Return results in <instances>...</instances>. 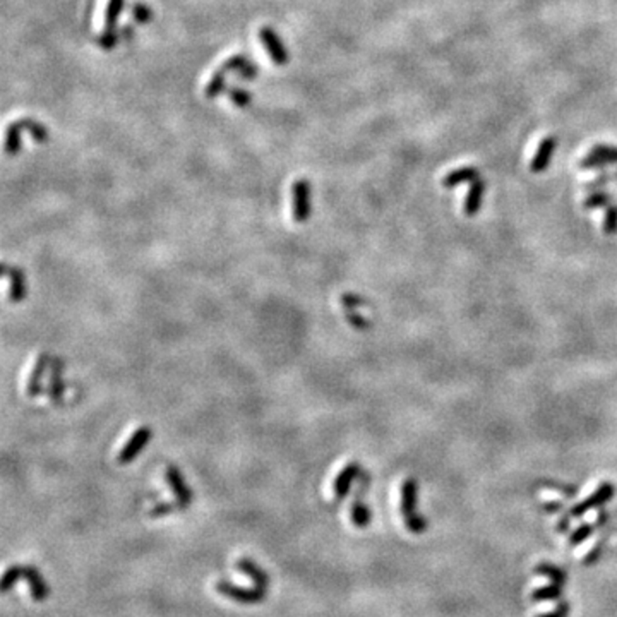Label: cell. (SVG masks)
Segmentation results:
<instances>
[{
    "label": "cell",
    "mask_w": 617,
    "mask_h": 617,
    "mask_svg": "<svg viewBox=\"0 0 617 617\" xmlns=\"http://www.w3.org/2000/svg\"><path fill=\"white\" fill-rule=\"evenodd\" d=\"M401 514H403L404 524L413 533H422L427 528V521L417 514V482L415 479H407L401 485Z\"/></svg>",
    "instance_id": "obj_1"
},
{
    "label": "cell",
    "mask_w": 617,
    "mask_h": 617,
    "mask_svg": "<svg viewBox=\"0 0 617 617\" xmlns=\"http://www.w3.org/2000/svg\"><path fill=\"white\" fill-rule=\"evenodd\" d=\"M293 197V219L297 223H305L311 216V184L305 178H298L291 185Z\"/></svg>",
    "instance_id": "obj_2"
},
{
    "label": "cell",
    "mask_w": 617,
    "mask_h": 617,
    "mask_svg": "<svg viewBox=\"0 0 617 617\" xmlns=\"http://www.w3.org/2000/svg\"><path fill=\"white\" fill-rule=\"evenodd\" d=\"M151 437H153V431H151V427H147V425H143V427H139L137 431H134V434L130 435L127 444L119 451L117 461H119L120 465H127V463L132 461V459L137 458L139 452L146 448V444L151 441Z\"/></svg>",
    "instance_id": "obj_3"
},
{
    "label": "cell",
    "mask_w": 617,
    "mask_h": 617,
    "mask_svg": "<svg viewBox=\"0 0 617 617\" xmlns=\"http://www.w3.org/2000/svg\"><path fill=\"white\" fill-rule=\"evenodd\" d=\"M614 494H616V487H614L612 483L610 482L600 483V485L596 487L595 492L590 494V496L586 497L585 500H581L579 504H576V506L569 511V514L576 518L583 516V514L588 513L590 509H595V507H600L603 506V504L609 503L614 497Z\"/></svg>",
    "instance_id": "obj_4"
},
{
    "label": "cell",
    "mask_w": 617,
    "mask_h": 617,
    "mask_svg": "<svg viewBox=\"0 0 617 617\" xmlns=\"http://www.w3.org/2000/svg\"><path fill=\"white\" fill-rule=\"evenodd\" d=\"M267 586L256 585L254 588H239V586L230 585L228 581H218L216 583V592L221 593V595L228 596V598L237 600V602L242 603H254L257 600H263L266 595Z\"/></svg>",
    "instance_id": "obj_5"
},
{
    "label": "cell",
    "mask_w": 617,
    "mask_h": 617,
    "mask_svg": "<svg viewBox=\"0 0 617 617\" xmlns=\"http://www.w3.org/2000/svg\"><path fill=\"white\" fill-rule=\"evenodd\" d=\"M614 163H617V147L609 146V144H598V146L592 147L588 154L579 161V168L592 170V168H602Z\"/></svg>",
    "instance_id": "obj_6"
},
{
    "label": "cell",
    "mask_w": 617,
    "mask_h": 617,
    "mask_svg": "<svg viewBox=\"0 0 617 617\" xmlns=\"http://www.w3.org/2000/svg\"><path fill=\"white\" fill-rule=\"evenodd\" d=\"M259 40L263 47L266 48L267 55L276 65H285L288 62V51L281 43L280 36L271 26H263L259 29Z\"/></svg>",
    "instance_id": "obj_7"
},
{
    "label": "cell",
    "mask_w": 617,
    "mask_h": 617,
    "mask_svg": "<svg viewBox=\"0 0 617 617\" xmlns=\"http://www.w3.org/2000/svg\"><path fill=\"white\" fill-rule=\"evenodd\" d=\"M165 476H167V482L168 485H170V489L173 490L175 500L185 509V507L192 503V497L194 496H192V490L189 489L187 483H185L182 472L175 465H168L167 470H165Z\"/></svg>",
    "instance_id": "obj_8"
},
{
    "label": "cell",
    "mask_w": 617,
    "mask_h": 617,
    "mask_svg": "<svg viewBox=\"0 0 617 617\" xmlns=\"http://www.w3.org/2000/svg\"><path fill=\"white\" fill-rule=\"evenodd\" d=\"M2 274H3V278H7V280L10 281V291H9L10 300L23 302L27 295L26 276H24L23 269L17 266H10V264L3 263Z\"/></svg>",
    "instance_id": "obj_9"
},
{
    "label": "cell",
    "mask_w": 617,
    "mask_h": 617,
    "mask_svg": "<svg viewBox=\"0 0 617 617\" xmlns=\"http://www.w3.org/2000/svg\"><path fill=\"white\" fill-rule=\"evenodd\" d=\"M555 146H557V139L554 136L544 137V141L538 144L537 153L533 154V158L530 161V171L542 173L544 170H547L548 163H551L552 156H554Z\"/></svg>",
    "instance_id": "obj_10"
},
{
    "label": "cell",
    "mask_w": 617,
    "mask_h": 617,
    "mask_svg": "<svg viewBox=\"0 0 617 617\" xmlns=\"http://www.w3.org/2000/svg\"><path fill=\"white\" fill-rule=\"evenodd\" d=\"M62 374H64V360L55 356L51 360L50 367V384H48V396L50 401L55 404H60L64 401V379H62Z\"/></svg>",
    "instance_id": "obj_11"
},
{
    "label": "cell",
    "mask_w": 617,
    "mask_h": 617,
    "mask_svg": "<svg viewBox=\"0 0 617 617\" xmlns=\"http://www.w3.org/2000/svg\"><path fill=\"white\" fill-rule=\"evenodd\" d=\"M48 363H50V353H47V352L40 353L36 359V363H34L33 370H31L29 379H27L26 393L29 398L40 396L41 379H43V376H45V370L48 369Z\"/></svg>",
    "instance_id": "obj_12"
},
{
    "label": "cell",
    "mask_w": 617,
    "mask_h": 617,
    "mask_svg": "<svg viewBox=\"0 0 617 617\" xmlns=\"http://www.w3.org/2000/svg\"><path fill=\"white\" fill-rule=\"evenodd\" d=\"M359 473H360V463L356 461L348 463V465L338 473L335 483H332V492H335L336 499H343V497L348 494L350 485H352L353 480L359 476Z\"/></svg>",
    "instance_id": "obj_13"
},
{
    "label": "cell",
    "mask_w": 617,
    "mask_h": 617,
    "mask_svg": "<svg viewBox=\"0 0 617 617\" xmlns=\"http://www.w3.org/2000/svg\"><path fill=\"white\" fill-rule=\"evenodd\" d=\"M483 195H485V182L480 180V178L472 182V185H470L468 192L465 195V201H463V213L466 216H475L480 211Z\"/></svg>",
    "instance_id": "obj_14"
},
{
    "label": "cell",
    "mask_w": 617,
    "mask_h": 617,
    "mask_svg": "<svg viewBox=\"0 0 617 617\" xmlns=\"http://www.w3.org/2000/svg\"><path fill=\"white\" fill-rule=\"evenodd\" d=\"M23 578H26V581L29 583V590H31V596H33V600L41 602V600L47 598L48 593H50V590H48V585L45 583V579L41 578V574L38 572L36 568H33V566H24Z\"/></svg>",
    "instance_id": "obj_15"
},
{
    "label": "cell",
    "mask_w": 617,
    "mask_h": 617,
    "mask_svg": "<svg viewBox=\"0 0 617 617\" xmlns=\"http://www.w3.org/2000/svg\"><path fill=\"white\" fill-rule=\"evenodd\" d=\"M475 180H479V170L473 167H461L449 171V173L442 178V187L452 189L459 184H465V182H475Z\"/></svg>",
    "instance_id": "obj_16"
},
{
    "label": "cell",
    "mask_w": 617,
    "mask_h": 617,
    "mask_svg": "<svg viewBox=\"0 0 617 617\" xmlns=\"http://www.w3.org/2000/svg\"><path fill=\"white\" fill-rule=\"evenodd\" d=\"M237 568H239L240 571L247 572V574H249L250 578H252L254 581H256V585L267 586V583H269V579H267L266 572H264L261 568H257L256 562H254L252 559H247V557L239 559V562H237Z\"/></svg>",
    "instance_id": "obj_17"
},
{
    "label": "cell",
    "mask_w": 617,
    "mask_h": 617,
    "mask_svg": "<svg viewBox=\"0 0 617 617\" xmlns=\"http://www.w3.org/2000/svg\"><path fill=\"white\" fill-rule=\"evenodd\" d=\"M21 129H23V125H21L19 120H17V122L10 123L9 129H7V132H5V153L9 154V156H16V154L19 153V149H21Z\"/></svg>",
    "instance_id": "obj_18"
},
{
    "label": "cell",
    "mask_w": 617,
    "mask_h": 617,
    "mask_svg": "<svg viewBox=\"0 0 617 617\" xmlns=\"http://www.w3.org/2000/svg\"><path fill=\"white\" fill-rule=\"evenodd\" d=\"M370 518H372V513H370L369 507L362 503L360 499H355V503L352 504V521L356 528H365L367 524L370 523Z\"/></svg>",
    "instance_id": "obj_19"
},
{
    "label": "cell",
    "mask_w": 617,
    "mask_h": 617,
    "mask_svg": "<svg viewBox=\"0 0 617 617\" xmlns=\"http://www.w3.org/2000/svg\"><path fill=\"white\" fill-rule=\"evenodd\" d=\"M125 0H108L105 10V31H115V24L119 21L120 12L123 9Z\"/></svg>",
    "instance_id": "obj_20"
},
{
    "label": "cell",
    "mask_w": 617,
    "mask_h": 617,
    "mask_svg": "<svg viewBox=\"0 0 617 617\" xmlns=\"http://www.w3.org/2000/svg\"><path fill=\"white\" fill-rule=\"evenodd\" d=\"M612 204V197L610 194L603 191H593L592 194L586 195V199L583 201V208L585 209H600V208H609Z\"/></svg>",
    "instance_id": "obj_21"
},
{
    "label": "cell",
    "mask_w": 617,
    "mask_h": 617,
    "mask_svg": "<svg viewBox=\"0 0 617 617\" xmlns=\"http://www.w3.org/2000/svg\"><path fill=\"white\" fill-rule=\"evenodd\" d=\"M19 122H21V125H23V129H26L27 132L31 134V137L36 141V143H47L48 130L45 129L41 123H38L36 120H33V119H21Z\"/></svg>",
    "instance_id": "obj_22"
},
{
    "label": "cell",
    "mask_w": 617,
    "mask_h": 617,
    "mask_svg": "<svg viewBox=\"0 0 617 617\" xmlns=\"http://www.w3.org/2000/svg\"><path fill=\"white\" fill-rule=\"evenodd\" d=\"M225 75L226 74H223L221 71H216L215 74L211 75V79H209V82L206 84V88H204L206 98H209V99L216 98V96H218L219 93L225 89Z\"/></svg>",
    "instance_id": "obj_23"
},
{
    "label": "cell",
    "mask_w": 617,
    "mask_h": 617,
    "mask_svg": "<svg viewBox=\"0 0 617 617\" xmlns=\"http://www.w3.org/2000/svg\"><path fill=\"white\" fill-rule=\"evenodd\" d=\"M562 595V590L561 585L557 583H552V585L547 586H542V588H537L533 593H531V598L535 602H540V600H555Z\"/></svg>",
    "instance_id": "obj_24"
},
{
    "label": "cell",
    "mask_w": 617,
    "mask_h": 617,
    "mask_svg": "<svg viewBox=\"0 0 617 617\" xmlns=\"http://www.w3.org/2000/svg\"><path fill=\"white\" fill-rule=\"evenodd\" d=\"M535 571H537L538 574H544V576H547V578H551L552 581L557 583V585H564L566 583V572L562 571V569H559L557 566L548 564V562L537 566Z\"/></svg>",
    "instance_id": "obj_25"
},
{
    "label": "cell",
    "mask_w": 617,
    "mask_h": 617,
    "mask_svg": "<svg viewBox=\"0 0 617 617\" xmlns=\"http://www.w3.org/2000/svg\"><path fill=\"white\" fill-rule=\"evenodd\" d=\"M602 230L607 235H614L617 233V206L610 204L609 208H605V216H603Z\"/></svg>",
    "instance_id": "obj_26"
},
{
    "label": "cell",
    "mask_w": 617,
    "mask_h": 617,
    "mask_svg": "<svg viewBox=\"0 0 617 617\" xmlns=\"http://www.w3.org/2000/svg\"><path fill=\"white\" fill-rule=\"evenodd\" d=\"M345 317H346V321H348V324L353 326L355 329H360V331H365V329H369L370 321L369 319L363 317L362 314H359L356 308H345Z\"/></svg>",
    "instance_id": "obj_27"
},
{
    "label": "cell",
    "mask_w": 617,
    "mask_h": 617,
    "mask_svg": "<svg viewBox=\"0 0 617 617\" xmlns=\"http://www.w3.org/2000/svg\"><path fill=\"white\" fill-rule=\"evenodd\" d=\"M228 96L239 108H245V106L250 105V101H252V95H250L247 89L235 88V86L228 89Z\"/></svg>",
    "instance_id": "obj_28"
},
{
    "label": "cell",
    "mask_w": 617,
    "mask_h": 617,
    "mask_svg": "<svg viewBox=\"0 0 617 617\" xmlns=\"http://www.w3.org/2000/svg\"><path fill=\"white\" fill-rule=\"evenodd\" d=\"M21 576H23V566H12V568H9L5 572H3L0 590H2L3 593L9 592L10 586H12L14 583L21 578Z\"/></svg>",
    "instance_id": "obj_29"
},
{
    "label": "cell",
    "mask_w": 617,
    "mask_h": 617,
    "mask_svg": "<svg viewBox=\"0 0 617 617\" xmlns=\"http://www.w3.org/2000/svg\"><path fill=\"white\" fill-rule=\"evenodd\" d=\"M593 530H595V524H590V523L579 524V527L576 528L571 535H569V545H578V544H581V542H585L586 538L593 533Z\"/></svg>",
    "instance_id": "obj_30"
},
{
    "label": "cell",
    "mask_w": 617,
    "mask_h": 617,
    "mask_svg": "<svg viewBox=\"0 0 617 617\" xmlns=\"http://www.w3.org/2000/svg\"><path fill=\"white\" fill-rule=\"evenodd\" d=\"M247 62H249V58H247L243 53L232 55V57H230L228 60L223 62V65L218 69V71H221L223 74H228V72H233V71L237 72L240 67H243V65H245Z\"/></svg>",
    "instance_id": "obj_31"
},
{
    "label": "cell",
    "mask_w": 617,
    "mask_h": 617,
    "mask_svg": "<svg viewBox=\"0 0 617 617\" xmlns=\"http://www.w3.org/2000/svg\"><path fill=\"white\" fill-rule=\"evenodd\" d=\"M184 507L175 500V503H163V504H156L154 507H151L149 511V516L151 518H160V516H167V514L175 513V511H182Z\"/></svg>",
    "instance_id": "obj_32"
},
{
    "label": "cell",
    "mask_w": 617,
    "mask_h": 617,
    "mask_svg": "<svg viewBox=\"0 0 617 617\" xmlns=\"http://www.w3.org/2000/svg\"><path fill=\"white\" fill-rule=\"evenodd\" d=\"M130 12H132L134 19H136L137 23H141V24L147 23V21H151V17H153V12H151L149 7H147L146 3H143V2L134 3L132 9H130Z\"/></svg>",
    "instance_id": "obj_33"
},
{
    "label": "cell",
    "mask_w": 617,
    "mask_h": 617,
    "mask_svg": "<svg viewBox=\"0 0 617 617\" xmlns=\"http://www.w3.org/2000/svg\"><path fill=\"white\" fill-rule=\"evenodd\" d=\"M339 300H341L343 308H359L362 307V305H367L365 298L355 293H343Z\"/></svg>",
    "instance_id": "obj_34"
},
{
    "label": "cell",
    "mask_w": 617,
    "mask_h": 617,
    "mask_svg": "<svg viewBox=\"0 0 617 617\" xmlns=\"http://www.w3.org/2000/svg\"><path fill=\"white\" fill-rule=\"evenodd\" d=\"M98 43H99V47L105 48V50H110V48L115 47L117 45L115 31H103L101 36L98 38Z\"/></svg>",
    "instance_id": "obj_35"
},
{
    "label": "cell",
    "mask_w": 617,
    "mask_h": 617,
    "mask_svg": "<svg viewBox=\"0 0 617 617\" xmlns=\"http://www.w3.org/2000/svg\"><path fill=\"white\" fill-rule=\"evenodd\" d=\"M237 75H239L240 79H247V81H249V79H254L257 75V65L252 64V62H247L243 67H240L239 71H237Z\"/></svg>",
    "instance_id": "obj_36"
},
{
    "label": "cell",
    "mask_w": 617,
    "mask_h": 617,
    "mask_svg": "<svg viewBox=\"0 0 617 617\" xmlns=\"http://www.w3.org/2000/svg\"><path fill=\"white\" fill-rule=\"evenodd\" d=\"M568 614H569L568 602H562V603H559L557 609L552 610V612L540 614V616H537V617H568Z\"/></svg>",
    "instance_id": "obj_37"
},
{
    "label": "cell",
    "mask_w": 617,
    "mask_h": 617,
    "mask_svg": "<svg viewBox=\"0 0 617 617\" xmlns=\"http://www.w3.org/2000/svg\"><path fill=\"white\" fill-rule=\"evenodd\" d=\"M607 182H609V175H607V173H600L598 177H596V180L588 182V184H586L585 187H586V189H590V191H595L596 187H600V185L607 184Z\"/></svg>",
    "instance_id": "obj_38"
},
{
    "label": "cell",
    "mask_w": 617,
    "mask_h": 617,
    "mask_svg": "<svg viewBox=\"0 0 617 617\" xmlns=\"http://www.w3.org/2000/svg\"><path fill=\"white\" fill-rule=\"evenodd\" d=\"M598 554H600V545H596L595 551H593L592 554H588V555H586V557H585V564H593V561H595L596 555H598Z\"/></svg>",
    "instance_id": "obj_39"
},
{
    "label": "cell",
    "mask_w": 617,
    "mask_h": 617,
    "mask_svg": "<svg viewBox=\"0 0 617 617\" xmlns=\"http://www.w3.org/2000/svg\"><path fill=\"white\" fill-rule=\"evenodd\" d=\"M544 507L548 511V513H555V511L561 509V504H559V503H548V504H544Z\"/></svg>",
    "instance_id": "obj_40"
},
{
    "label": "cell",
    "mask_w": 617,
    "mask_h": 617,
    "mask_svg": "<svg viewBox=\"0 0 617 617\" xmlns=\"http://www.w3.org/2000/svg\"><path fill=\"white\" fill-rule=\"evenodd\" d=\"M568 527H569V521H568V518H561V520H559V524H557V530H568Z\"/></svg>",
    "instance_id": "obj_41"
}]
</instances>
